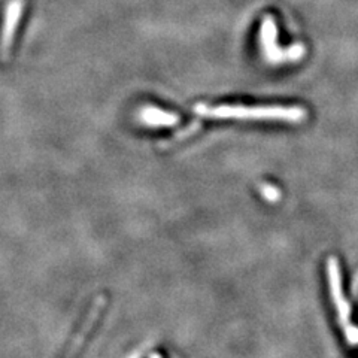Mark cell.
Returning a JSON list of instances; mask_svg holds the SVG:
<instances>
[{"instance_id": "obj_1", "label": "cell", "mask_w": 358, "mask_h": 358, "mask_svg": "<svg viewBox=\"0 0 358 358\" xmlns=\"http://www.w3.org/2000/svg\"><path fill=\"white\" fill-rule=\"evenodd\" d=\"M194 112L206 118L220 120H254V121H282V123H302L306 120L307 112L302 106H246V105H205L197 103Z\"/></svg>"}, {"instance_id": "obj_2", "label": "cell", "mask_w": 358, "mask_h": 358, "mask_svg": "<svg viewBox=\"0 0 358 358\" xmlns=\"http://www.w3.org/2000/svg\"><path fill=\"white\" fill-rule=\"evenodd\" d=\"M327 278L331 301L336 306L337 322L340 329L344 330V335L349 345L358 344V329L351 322V306L346 302L342 290V272L336 257L327 258Z\"/></svg>"}, {"instance_id": "obj_3", "label": "cell", "mask_w": 358, "mask_h": 358, "mask_svg": "<svg viewBox=\"0 0 358 358\" xmlns=\"http://www.w3.org/2000/svg\"><path fill=\"white\" fill-rule=\"evenodd\" d=\"M260 44L261 51L269 63H284V62H297L305 55L306 49L302 44H294L287 51H282L278 47V27L277 21L272 15H266L260 27Z\"/></svg>"}, {"instance_id": "obj_4", "label": "cell", "mask_w": 358, "mask_h": 358, "mask_svg": "<svg viewBox=\"0 0 358 358\" xmlns=\"http://www.w3.org/2000/svg\"><path fill=\"white\" fill-rule=\"evenodd\" d=\"M106 302H107V298L105 296H99L96 298L93 306L90 307L88 314L86 315V320H84V322H82L81 329L78 330L77 336H75L73 340L71 342L68 353L64 354V358H77L78 357V354L81 353V349H82V345H84L88 335L91 333V330L94 329L99 318H101L103 307L106 306Z\"/></svg>"}, {"instance_id": "obj_5", "label": "cell", "mask_w": 358, "mask_h": 358, "mask_svg": "<svg viewBox=\"0 0 358 358\" xmlns=\"http://www.w3.org/2000/svg\"><path fill=\"white\" fill-rule=\"evenodd\" d=\"M139 120L151 127H172L179 123V116L157 106H145L139 111Z\"/></svg>"}, {"instance_id": "obj_6", "label": "cell", "mask_w": 358, "mask_h": 358, "mask_svg": "<svg viewBox=\"0 0 358 358\" xmlns=\"http://www.w3.org/2000/svg\"><path fill=\"white\" fill-rule=\"evenodd\" d=\"M21 10H23L21 0H14V2H11L10 6H8L6 20H5L3 33H2V51L5 55L8 51H10V47L12 44L14 31L16 29V23H18V18L21 15Z\"/></svg>"}, {"instance_id": "obj_7", "label": "cell", "mask_w": 358, "mask_h": 358, "mask_svg": "<svg viewBox=\"0 0 358 358\" xmlns=\"http://www.w3.org/2000/svg\"><path fill=\"white\" fill-rule=\"evenodd\" d=\"M258 190H260V194L266 199V201L270 202V203L278 202L281 199L279 188L272 186V184H260V186H258Z\"/></svg>"}, {"instance_id": "obj_8", "label": "cell", "mask_w": 358, "mask_h": 358, "mask_svg": "<svg viewBox=\"0 0 358 358\" xmlns=\"http://www.w3.org/2000/svg\"><path fill=\"white\" fill-rule=\"evenodd\" d=\"M351 291H353L354 298H358V272L355 273V277H354V279H353V288H351Z\"/></svg>"}, {"instance_id": "obj_9", "label": "cell", "mask_w": 358, "mask_h": 358, "mask_svg": "<svg viewBox=\"0 0 358 358\" xmlns=\"http://www.w3.org/2000/svg\"><path fill=\"white\" fill-rule=\"evenodd\" d=\"M149 358H162V355H158V354H153Z\"/></svg>"}]
</instances>
